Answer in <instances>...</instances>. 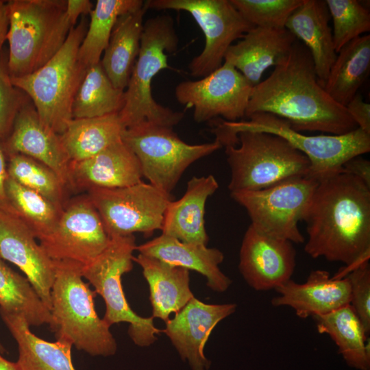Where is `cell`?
Wrapping results in <instances>:
<instances>
[{
	"label": "cell",
	"instance_id": "cell-5",
	"mask_svg": "<svg viewBox=\"0 0 370 370\" xmlns=\"http://www.w3.org/2000/svg\"><path fill=\"white\" fill-rule=\"evenodd\" d=\"M7 4L8 69L11 77H18L46 64L75 23L66 14L65 0H10Z\"/></svg>",
	"mask_w": 370,
	"mask_h": 370
},
{
	"label": "cell",
	"instance_id": "cell-43",
	"mask_svg": "<svg viewBox=\"0 0 370 370\" xmlns=\"http://www.w3.org/2000/svg\"><path fill=\"white\" fill-rule=\"evenodd\" d=\"M7 157L3 140L0 139V210L13 214L8 204L5 192V184L9 177Z\"/></svg>",
	"mask_w": 370,
	"mask_h": 370
},
{
	"label": "cell",
	"instance_id": "cell-33",
	"mask_svg": "<svg viewBox=\"0 0 370 370\" xmlns=\"http://www.w3.org/2000/svg\"><path fill=\"white\" fill-rule=\"evenodd\" d=\"M0 310L22 317L29 325H50L51 312L25 277L0 256Z\"/></svg>",
	"mask_w": 370,
	"mask_h": 370
},
{
	"label": "cell",
	"instance_id": "cell-19",
	"mask_svg": "<svg viewBox=\"0 0 370 370\" xmlns=\"http://www.w3.org/2000/svg\"><path fill=\"white\" fill-rule=\"evenodd\" d=\"M3 143L7 156L30 157L53 170L64 186H69L70 161L60 136L42 123L29 98L18 110Z\"/></svg>",
	"mask_w": 370,
	"mask_h": 370
},
{
	"label": "cell",
	"instance_id": "cell-41",
	"mask_svg": "<svg viewBox=\"0 0 370 370\" xmlns=\"http://www.w3.org/2000/svg\"><path fill=\"white\" fill-rule=\"evenodd\" d=\"M358 128L370 134V105L357 93L345 106Z\"/></svg>",
	"mask_w": 370,
	"mask_h": 370
},
{
	"label": "cell",
	"instance_id": "cell-13",
	"mask_svg": "<svg viewBox=\"0 0 370 370\" xmlns=\"http://www.w3.org/2000/svg\"><path fill=\"white\" fill-rule=\"evenodd\" d=\"M87 195L110 238L135 232L149 237L161 230L166 209L173 200L171 193L143 181L122 188H92Z\"/></svg>",
	"mask_w": 370,
	"mask_h": 370
},
{
	"label": "cell",
	"instance_id": "cell-16",
	"mask_svg": "<svg viewBox=\"0 0 370 370\" xmlns=\"http://www.w3.org/2000/svg\"><path fill=\"white\" fill-rule=\"evenodd\" d=\"M295 265L291 242L248 227L240 249L238 269L250 287L258 291L275 290L291 279Z\"/></svg>",
	"mask_w": 370,
	"mask_h": 370
},
{
	"label": "cell",
	"instance_id": "cell-15",
	"mask_svg": "<svg viewBox=\"0 0 370 370\" xmlns=\"http://www.w3.org/2000/svg\"><path fill=\"white\" fill-rule=\"evenodd\" d=\"M108 236L88 195L64 204L52 232L40 241L47 255L55 261L86 264L108 245Z\"/></svg>",
	"mask_w": 370,
	"mask_h": 370
},
{
	"label": "cell",
	"instance_id": "cell-35",
	"mask_svg": "<svg viewBox=\"0 0 370 370\" xmlns=\"http://www.w3.org/2000/svg\"><path fill=\"white\" fill-rule=\"evenodd\" d=\"M5 192L12 213L29 227L36 238L41 241L52 232L63 207L10 177Z\"/></svg>",
	"mask_w": 370,
	"mask_h": 370
},
{
	"label": "cell",
	"instance_id": "cell-18",
	"mask_svg": "<svg viewBox=\"0 0 370 370\" xmlns=\"http://www.w3.org/2000/svg\"><path fill=\"white\" fill-rule=\"evenodd\" d=\"M236 309L235 304H209L193 297L165 323L162 332L193 370H207L210 362L204 354V346L214 327Z\"/></svg>",
	"mask_w": 370,
	"mask_h": 370
},
{
	"label": "cell",
	"instance_id": "cell-24",
	"mask_svg": "<svg viewBox=\"0 0 370 370\" xmlns=\"http://www.w3.org/2000/svg\"><path fill=\"white\" fill-rule=\"evenodd\" d=\"M212 175L193 177L184 195L168 205L161 228L162 234L180 241L207 245L204 214L206 201L218 189Z\"/></svg>",
	"mask_w": 370,
	"mask_h": 370
},
{
	"label": "cell",
	"instance_id": "cell-37",
	"mask_svg": "<svg viewBox=\"0 0 370 370\" xmlns=\"http://www.w3.org/2000/svg\"><path fill=\"white\" fill-rule=\"evenodd\" d=\"M333 22L332 36L336 53L346 44L370 30V13L357 0H326Z\"/></svg>",
	"mask_w": 370,
	"mask_h": 370
},
{
	"label": "cell",
	"instance_id": "cell-25",
	"mask_svg": "<svg viewBox=\"0 0 370 370\" xmlns=\"http://www.w3.org/2000/svg\"><path fill=\"white\" fill-rule=\"evenodd\" d=\"M330 18L325 1L303 0L285 25L309 50L318 81L323 87L337 56L329 25Z\"/></svg>",
	"mask_w": 370,
	"mask_h": 370
},
{
	"label": "cell",
	"instance_id": "cell-12",
	"mask_svg": "<svg viewBox=\"0 0 370 370\" xmlns=\"http://www.w3.org/2000/svg\"><path fill=\"white\" fill-rule=\"evenodd\" d=\"M147 9L183 10L188 12L202 30L205 45L188 64L190 74L204 77L223 63L229 47L254 27L230 0H148Z\"/></svg>",
	"mask_w": 370,
	"mask_h": 370
},
{
	"label": "cell",
	"instance_id": "cell-38",
	"mask_svg": "<svg viewBox=\"0 0 370 370\" xmlns=\"http://www.w3.org/2000/svg\"><path fill=\"white\" fill-rule=\"evenodd\" d=\"M254 27L284 29L291 14L303 0H230Z\"/></svg>",
	"mask_w": 370,
	"mask_h": 370
},
{
	"label": "cell",
	"instance_id": "cell-21",
	"mask_svg": "<svg viewBox=\"0 0 370 370\" xmlns=\"http://www.w3.org/2000/svg\"><path fill=\"white\" fill-rule=\"evenodd\" d=\"M143 177L138 159L122 140L69 164V187L78 190L129 186L143 181Z\"/></svg>",
	"mask_w": 370,
	"mask_h": 370
},
{
	"label": "cell",
	"instance_id": "cell-34",
	"mask_svg": "<svg viewBox=\"0 0 370 370\" xmlns=\"http://www.w3.org/2000/svg\"><path fill=\"white\" fill-rule=\"evenodd\" d=\"M143 4L141 0L97 1L78 51L79 61L86 69L100 62L118 18Z\"/></svg>",
	"mask_w": 370,
	"mask_h": 370
},
{
	"label": "cell",
	"instance_id": "cell-32",
	"mask_svg": "<svg viewBox=\"0 0 370 370\" xmlns=\"http://www.w3.org/2000/svg\"><path fill=\"white\" fill-rule=\"evenodd\" d=\"M124 103V90L116 88L101 63L87 69L74 97L73 119L100 117L119 113Z\"/></svg>",
	"mask_w": 370,
	"mask_h": 370
},
{
	"label": "cell",
	"instance_id": "cell-8",
	"mask_svg": "<svg viewBox=\"0 0 370 370\" xmlns=\"http://www.w3.org/2000/svg\"><path fill=\"white\" fill-rule=\"evenodd\" d=\"M237 139L236 146L225 147L230 193L257 190L291 178L308 177L310 160L283 138L245 131L238 133Z\"/></svg>",
	"mask_w": 370,
	"mask_h": 370
},
{
	"label": "cell",
	"instance_id": "cell-45",
	"mask_svg": "<svg viewBox=\"0 0 370 370\" xmlns=\"http://www.w3.org/2000/svg\"><path fill=\"white\" fill-rule=\"evenodd\" d=\"M9 27V16L7 1L0 0V53L6 40Z\"/></svg>",
	"mask_w": 370,
	"mask_h": 370
},
{
	"label": "cell",
	"instance_id": "cell-29",
	"mask_svg": "<svg viewBox=\"0 0 370 370\" xmlns=\"http://www.w3.org/2000/svg\"><path fill=\"white\" fill-rule=\"evenodd\" d=\"M370 71V35L359 36L337 53L323 86L336 103L345 107L358 93Z\"/></svg>",
	"mask_w": 370,
	"mask_h": 370
},
{
	"label": "cell",
	"instance_id": "cell-10",
	"mask_svg": "<svg viewBox=\"0 0 370 370\" xmlns=\"http://www.w3.org/2000/svg\"><path fill=\"white\" fill-rule=\"evenodd\" d=\"M122 140L138 159L143 177L168 193L190 164L222 147L216 139L199 145L188 144L173 127L151 123L125 129Z\"/></svg>",
	"mask_w": 370,
	"mask_h": 370
},
{
	"label": "cell",
	"instance_id": "cell-7",
	"mask_svg": "<svg viewBox=\"0 0 370 370\" xmlns=\"http://www.w3.org/2000/svg\"><path fill=\"white\" fill-rule=\"evenodd\" d=\"M88 25V20L82 16L46 64L31 74L11 77L14 86L30 99L42 123L60 135L73 119L74 97L87 70L79 61L78 51Z\"/></svg>",
	"mask_w": 370,
	"mask_h": 370
},
{
	"label": "cell",
	"instance_id": "cell-11",
	"mask_svg": "<svg viewBox=\"0 0 370 370\" xmlns=\"http://www.w3.org/2000/svg\"><path fill=\"white\" fill-rule=\"evenodd\" d=\"M318 182L308 177H294L257 190L230 193L232 198L247 211L251 225L267 236L303 243L304 236L298 223Z\"/></svg>",
	"mask_w": 370,
	"mask_h": 370
},
{
	"label": "cell",
	"instance_id": "cell-22",
	"mask_svg": "<svg viewBox=\"0 0 370 370\" xmlns=\"http://www.w3.org/2000/svg\"><path fill=\"white\" fill-rule=\"evenodd\" d=\"M297 40L286 28L254 27L229 47L224 61L232 64L254 87L267 69L286 60Z\"/></svg>",
	"mask_w": 370,
	"mask_h": 370
},
{
	"label": "cell",
	"instance_id": "cell-46",
	"mask_svg": "<svg viewBox=\"0 0 370 370\" xmlns=\"http://www.w3.org/2000/svg\"><path fill=\"white\" fill-rule=\"evenodd\" d=\"M0 370H19V369L16 362H11L5 359L0 352Z\"/></svg>",
	"mask_w": 370,
	"mask_h": 370
},
{
	"label": "cell",
	"instance_id": "cell-47",
	"mask_svg": "<svg viewBox=\"0 0 370 370\" xmlns=\"http://www.w3.org/2000/svg\"><path fill=\"white\" fill-rule=\"evenodd\" d=\"M0 352H5V349H4L3 345L1 343H0Z\"/></svg>",
	"mask_w": 370,
	"mask_h": 370
},
{
	"label": "cell",
	"instance_id": "cell-1",
	"mask_svg": "<svg viewBox=\"0 0 370 370\" xmlns=\"http://www.w3.org/2000/svg\"><path fill=\"white\" fill-rule=\"evenodd\" d=\"M302 221L305 252L346 265L336 277L369 261L370 187L358 177L341 171L319 181Z\"/></svg>",
	"mask_w": 370,
	"mask_h": 370
},
{
	"label": "cell",
	"instance_id": "cell-42",
	"mask_svg": "<svg viewBox=\"0 0 370 370\" xmlns=\"http://www.w3.org/2000/svg\"><path fill=\"white\" fill-rule=\"evenodd\" d=\"M362 156H355L345 162L342 171L358 177L370 187V162Z\"/></svg>",
	"mask_w": 370,
	"mask_h": 370
},
{
	"label": "cell",
	"instance_id": "cell-27",
	"mask_svg": "<svg viewBox=\"0 0 370 370\" xmlns=\"http://www.w3.org/2000/svg\"><path fill=\"white\" fill-rule=\"evenodd\" d=\"M142 7L121 15L112 29L100 63L112 84L125 90L138 58L143 30V17L147 10Z\"/></svg>",
	"mask_w": 370,
	"mask_h": 370
},
{
	"label": "cell",
	"instance_id": "cell-40",
	"mask_svg": "<svg viewBox=\"0 0 370 370\" xmlns=\"http://www.w3.org/2000/svg\"><path fill=\"white\" fill-rule=\"evenodd\" d=\"M345 276L350 286V306L359 318L366 334H370V267L365 262Z\"/></svg>",
	"mask_w": 370,
	"mask_h": 370
},
{
	"label": "cell",
	"instance_id": "cell-44",
	"mask_svg": "<svg viewBox=\"0 0 370 370\" xmlns=\"http://www.w3.org/2000/svg\"><path fill=\"white\" fill-rule=\"evenodd\" d=\"M92 4L89 0H67L66 12L68 16L76 23L78 18L90 14L92 10Z\"/></svg>",
	"mask_w": 370,
	"mask_h": 370
},
{
	"label": "cell",
	"instance_id": "cell-3",
	"mask_svg": "<svg viewBox=\"0 0 370 370\" xmlns=\"http://www.w3.org/2000/svg\"><path fill=\"white\" fill-rule=\"evenodd\" d=\"M212 132L222 147L238 145L237 134L251 131L280 136L303 153L310 160L308 177L317 182L342 171L352 158L370 151V134L360 128L341 135L308 136L295 130L291 123L274 114L256 113L247 120L227 121L215 119Z\"/></svg>",
	"mask_w": 370,
	"mask_h": 370
},
{
	"label": "cell",
	"instance_id": "cell-6",
	"mask_svg": "<svg viewBox=\"0 0 370 370\" xmlns=\"http://www.w3.org/2000/svg\"><path fill=\"white\" fill-rule=\"evenodd\" d=\"M178 45L173 18L160 14L144 23L139 53L124 90V103L118 113L125 129L142 123L173 127L184 113L159 104L153 97V78L169 68L165 52L173 53Z\"/></svg>",
	"mask_w": 370,
	"mask_h": 370
},
{
	"label": "cell",
	"instance_id": "cell-4",
	"mask_svg": "<svg viewBox=\"0 0 370 370\" xmlns=\"http://www.w3.org/2000/svg\"><path fill=\"white\" fill-rule=\"evenodd\" d=\"M53 261L49 327L56 339L66 341L92 356H113L117 349L116 342L110 327L95 309L97 293L83 280L82 264Z\"/></svg>",
	"mask_w": 370,
	"mask_h": 370
},
{
	"label": "cell",
	"instance_id": "cell-14",
	"mask_svg": "<svg viewBox=\"0 0 370 370\" xmlns=\"http://www.w3.org/2000/svg\"><path fill=\"white\" fill-rule=\"evenodd\" d=\"M253 86L230 62L223 64L197 80H186L175 88L177 101L193 108L197 123L219 117L227 121H238L245 112Z\"/></svg>",
	"mask_w": 370,
	"mask_h": 370
},
{
	"label": "cell",
	"instance_id": "cell-17",
	"mask_svg": "<svg viewBox=\"0 0 370 370\" xmlns=\"http://www.w3.org/2000/svg\"><path fill=\"white\" fill-rule=\"evenodd\" d=\"M29 227L16 215L0 210V256L25 273L50 310L55 263L45 252Z\"/></svg>",
	"mask_w": 370,
	"mask_h": 370
},
{
	"label": "cell",
	"instance_id": "cell-9",
	"mask_svg": "<svg viewBox=\"0 0 370 370\" xmlns=\"http://www.w3.org/2000/svg\"><path fill=\"white\" fill-rule=\"evenodd\" d=\"M134 235L110 238L106 248L88 263L82 265V275L104 300L103 320L110 327L115 323L130 324L128 334L138 346L147 347L156 340L162 330L153 324V318L138 315L130 307L122 287L121 278L133 268L136 250Z\"/></svg>",
	"mask_w": 370,
	"mask_h": 370
},
{
	"label": "cell",
	"instance_id": "cell-31",
	"mask_svg": "<svg viewBox=\"0 0 370 370\" xmlns=\"http://www.w3.org/2000/svg\"><path fill=\"white\" fill-rule=\"evenodd\" d=\"M312 318L317 331L330 336L349 367L359 370L370 369L369 336L350 304Z\"/></svg>",
	"mask_w": 370,
	"mask_h": 370
},
{
	"label": "cell",
	"instance_id": "cell-2",
	"mask_svg": "<svg viewBox=\"0 0 370 370\" xmlns=\"http://www.w3.org/2000/svg\"><path fill=\"white\" fill-rule=\"evenodd\" d=\"M260 112L284 119L299 132L341 135L358 128L319 84L310 51L298 39L286 60L253 88L245 117Z\"/></svg>",
	"mask_w": 370,
	"mask_h": 370
},
{
	"label": "cell",
	"instance_id": "cell-30",
	"mask_svg": "<svg viewBox=\"0 0 370 370\" xmlns=\"http://www.w3.org/2000/svg\"><path fill=\"white\" fill-rule=\"evenodd\" d=\"M125 128L118 113L100 117L73 119L60 138L70 162L92 157L122 140Z\"/></svg>",
	"mask_w": 370,
	"mask_h": 370
},
{
	"label": "cell",
	"instance_id": "cell-26",
	"mask_svg": "<svg viewBox=\"0 0 370 370\" xmlns=\"http://www.w3.org/2000/svg\"><path fill=\"white\" fill-rule=\"evenodd\" d=\"M133 260L140 266L149 286L152 317L165 323L194 296L190 288L189 270L153 257L138 254Z\"/></svg>",
	"mask_w": 370,
	"mask_h": 370
},
{
	"label": "cell",
	"instance_id": "cell-28",
	"mask_svg": "<svg viewBox=\"0 0 370 370\" xmlns=\"http://www.w3.org/2000/svg\"><path fill=\"white\" fill-rule=\"evenodd\" d=\"M0 315L17 343L19 370H75L69 342L47 341L32 333L22 317L1 310Z\"/></svg>",
	"mask_w": 370,
	"mask_h": 370
},
{
	"label": "cell",
	"instance_id": "cell-39",
	"mask_svg": "<svg viewBox=\"0 0 370 370\" xmlns=\"http://www.w3.org/2000/svg\"><path fill=\"white\" fill-rule=\"evenodd\" d=\"M8 63V54L3 49L0 53V139L3 140L10 135L18 110L29 99L12 84Z\"/></svg>",
	"mask_w": 370,
	"mask_h": 370
},
{
	"label": "cell",
	"instance_id": "cell-23",
	"mask_svg": "<svg viewBox=\"0 0 370 370\" xmlns=\"http://www.w3.org/2000/svg\"><path fill=\"white\" fill-rule=\"evenodd\" d=\"M136 250L145 256L199 273L206 277L207 286L215 292L223 293L232 284V280L219 268L224 255L217 248L182 242L162 234L149 241L136 245Z\"/></svg>",
	"mask_w": 370,
	"mask_h": 370
},
{
	"label": "cell",
	"instance_id": "cell-20",
	"mask_svg": "<svg viewBox=\"0 0 370 370\" xmlns=\"http://www.w3.org/2000/svg\"><path fill=\"white\" fill-rule=\"evenodd\" d=\"M275 291L278 295L271 304L290 307L301 319L326 314L350 304L347 278H330L325 270L312 271L302 284L291 279Z\"/></svg>",
	"mask_w": 370,
	"mask_h": 370
},
{
	"label": "cell",
	"instance_id": "cell-36",
	"mask_svg": "<svg viewBox=\"0 0 370 370\" xmlns=\"http://www.w3.org/2000/svg\"><path fill=\"white\" fill-rule=\"evenodd\" d=\"M8 158L10 177L63 207L66 186L53 170L23 154H11Z\"/></svg>",
	"mask_w": 370,
	"mask_h": 370
}]
</instances>
